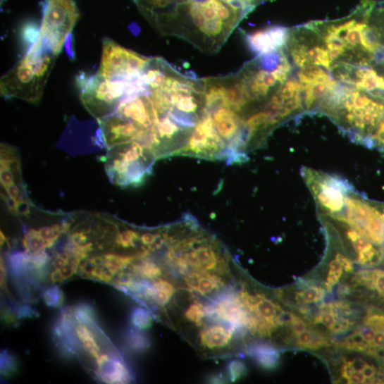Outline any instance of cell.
<instances>
[{"label":"cell","instance_id":"obj_26","mask_svg":"<svg viewBox=\"0 0 384 384\" xmlns=\"http://www.w3.org/2000/svg\"><path fill=\"white\" fill-rule=\"evenodd\" d=\"M128 343L130 347L136 352H142L149 347L147 338L140 333L131 330L128 335Z\"/></svg>","mask_w":384,"mask_h":384},{"label":"cell","instance_id":"obj_37","mask_svg":"<svg viewBox=\"0 0 384 384\" xmlns=\"http://www.w3.org/2000/svg\"><path fill=\"white\" fill-rule=\"evenodd\" d=\"M68 257L69 254H67L56 256L52 262L54 268L61 269L68 262Z\"/></svg>","mask_w":384,"mask_h":384},{"label":"cell","instance_id":"obj_10","mask_svg":"<svg viewBox=\"0 0 384 384\" xmlns=\"http://www.w3.org/2000/svg\"><path fill=\"white\" fill-rule=\"evenodd\" d=\"M237 329L225 322L208 324L200 332L197 347L204 357L215 354L226 353L232 349L234 337L238 335Z\"/></svg>","mask_w":384,"mask_h":384},{"label":"cell","instance_id":"obj_11","mask_svg":"<svg viewBox=\"0 0 384 384\" xmlns=\"http://www.w3.org/2000/svg\"><path fill=\"white\" fill-rule=\"evenodd\" d=\"M353 315L350 305L345 302L322 304L312 323L325 327L333 335H340L355 325Z\"/></svg>","mask_w":384,"mask_h":384},{"label":"cell","instance_id":"obj_40","mask_svg":"<svg viewBox=\"0 0 384 384\" xmlns=\"http://www.w3.org/2000/svg\"><path fill=\"white\" fill-rule=\"evenodd\" d=\"M110 361L109 357L104 354L100 355L97 359V361L100 368L103 367L105 364H106Z\"/></svg>","mask_w":384,"mask_h":384},{"label":"cell","instance_id":"obj_8","mask_svg":"<svg viewBox=\"0 0 384 384\" xmlns=\"http://www.w3.org/2000/svg\"><path fill=\"white\" fill-rule=\"evenodd\" d=\"M149 60L150 58L125 49L109 38H104L97 73L110 80H132L144 71Z\"/></svg>","mask_w":384,"mask_h":384},{"label":"cell","instance_id":"obj_29","mask_svg":"<svg viewBox=\"0 0 384 384\" xmlns=\"http://www.w3.org/2000/svg\"><path fill=\"white\" fill-rule=\"evenodd\" d=\"M40 27L33 23H27L23 28L22 37L25 44L32 46L39 35Z\"/></svg>","mask_w":384,"mask_h":384},{"label":"cell","instance_id":"obj_14","mask_svg":"<svg viewBox=\"0 0 384 384\" xmlns=\"http://www.w3.org/2000/svg\"><path fill=\"white\" fill-rule=\"evenodd\" d=\"M341 378L347 383H384V369L362 358L344 361Z\"/></svg>","mask_w":384,"mask_h":384},{"label":"cell","instance_id":"obj_13","mask_svg":"<svg viewBox=\"0 0 384 384\" xmlns=\"http://www.w3.org/2000/svg\"><path fill=\"white\" fill-rule=\"evenodd\" d=\"M103 139L109 149L116 145L137 140L140 130L128 119L112 113L99 120Z\"/></svg>","mask_w":384,"mask_h":384},{"label":"cell","instance_id":"obj_19","mask_svg":"<svg viewBox=\"0 0 384 384\" xmlns=\"http://www.w3.org/2000/svg\"><path fill=\"white\" fill-rule=\"evenodd\" d=\"M101 379L107 383H128L131 377L126 366L119 360L110 361L109 370L101 372Z\"/></svg>","mask_w":384,"mask_h":384},{"label":"cell","instance_id":"obj_7","mask_svg":"<svg viewBox=\"0 0 384 384\" xmlns=\"http://www.w3.org/2000/svg\"><path fill=\"white\" fill-rule=\"evenodd\" d=\"M371 242L384 244V214L380 204H373L352 190L346 198L345 221Z\"/></svg>","mask_w":384,"mask_h":384},{"label":"cell","instance_id":"obj_9","mask_svg":"<svg viewBox=\"0 0 384 384\" xmlns=\"http://www.w3.org/2000/svg\"><path fill=\"white\" fill-rule=\"evenodd\" d=\"M226 151L228 149L225 142L217 132L211 113L204 110L187 142L178 155L215 159L225 158Z\"/></svg>","mask_w":384,"mask_h":384},{"label":"cell","instance_id":"obj_18","mask_svg":"<svg viewBox=\"0 0 384 384\" xmlns=\"http://www.w3.org/2000/svg\"><path fill=\"white\" fill-rule=\"evenodd\" d=\"M353 264L346 256L337 254L329 265V272L326 281L328 292H331L339 283L343 271L351 273L353 271Z\"/></svg>","mask_w":384,"mask_h":384},{"label":"cell","instance_id":"obj_12","mask_svg":"<svg viewBox=\"0 0 384 384\" xmlns=\"http://www.w3.org/2000/svg\"><path fill=\"white\" fill-rule=\"evenodd\" d=\"M289 35L290 29L273 26L246 35L245 40L254 53L261 56L285 49Z\"/></svg>","mask_w":384,"mask_h":384},{"label":"cell","instance_id":"obj_20","mask_svg":"<svg viewBox=\"0 0 384 384\" xmlns=\"http://www.w3.org/2000/svg\"><path fill=\"white\" fill-rule=\"evenodd\" d=\"M325 295L326 291L321 286L314 285L296 292L295 299L296 303L299 304H311L321 302Z\"/></svg>","mask_w":384,"mask_h":384},{"label":"cell","instance_id":"obj_6","mask_svg":"<svg viewBox=\"0 0 384 384\" xmlns=\"http://www.w3.org/2000/svg\"><path fill=\"white\" fill-rule=\"evenodd\" d=\"M249 318V330L260 337H271L280 328L287 326L290 313L263 293L253 295L242 291L237 295Z\"/></svg>","mask_w":384,"mask_h":384},{"label":"cell","instance_id":"obj_39","mask_svg":"<svg viewBox=\"0 0 384 384\" xmlns=\"http://www.w3.org/2000/svg\"><path fill=\"white\" fill-rule=\"evenodd\" d=\"M51 280L53 283L62 282L64 280L60 269H55L51 274Z\"/></svg>","mask_w":384,"mask_h":384},{"label":"cell","instance_id":"obj_28","mask_svg":"<svg viewBox=\"0 0 384 384\" xmlns=\"http://www.w3.org/2000/svg\"><path fill=\"white\" fill-rule=\"evenodd\" d=\"M43 299L49 306L59 307L64 302V295L57 286H54L44 292Z\"/></svg>","mask_w":384,"mask_h":384},{"label":"cell","instance_id":"obj_41","mask_svg":"<svg viewBox=\"0 0 384 384\" xmlns=\"http://www.w3.org/2000/svg\"><path fill=\"white\" fill-rule=\"evenodd\" d=\"M381 207H382V210H383V214H384V205H381Z\"/></svg>","mask_w":384,"mask_h":384},{"label":"cell","instance_id":"obj_16","mask_svg":"<svg viewBox=\"0 0 384 384\" xmlns=\"http://www.w3.org/2000/svg\"><path fill=\"white\" fill-rule=\"evenodd\" d=\"M354 281L378 296L384 301V271L380 269H366L357 273Z\"/></svg>","mask_w":384,"mask_h":384},{"label":"cell","instance_id":"obj_35","mask_svg":"<svg viewBox=\"0 0 384 384\" xmlns=\"http://www.w3.org/2000/svg\"><path fill=\"white\" fill-rule=\"evenodd\" d=\"M82 346L85 350L89 352L95 359H97L100 356V348L96 340L83 342Z\"/></svg>","mask_w":384,"mask_h":384},{"label":"cell","instance_id":"obj_23","mask_svg":"<svg viewBox=\"0 0 384 384\" xmlns=\"http://www.w3.org/2000/svg\"><path fill=\"white\" fill-rule=\"evenodd\" d=\"M23 245L26 251L31 255L39 253L46 248L45 243L41 237L39 230L31 229L23 240Z\"/></svg>","mask_w":384,"mask_h":384},{"label":"cell","instance_id":"obj_15","mask_svg":"<svg viewBox=\"0 0 384 384\" xmlns=\"http://www.w3.org/2000/svg\"><path fill=\"white\" fill-rule=\"evenodd\" d=\"M345 235L356 254V261L360 266L374 267L384 259V249L381 246L367 240L349 225L346 228Z\"/></svg>","mask_w":384,"mask_h":384},{"label":"cell","instance_id":"obj_24","mask_svg":"<svg viewBox=\"0 0 384 384\" xmlns=\"http://www.w3.org/2000/svg\"><path fill=\"white\" fill-rule=\"evenodd\" d=\"M131 321L135 328L144 330L151 326L153 318L147 310L138 306L132 311Z\"/></svg>","mask_w":384,"mask_h":384},{"label":"cell","instance_id":"obj_22","mask_svg":"<svg viewBox=\"0 0 384 384\" xmlns=\"http://www.w3.org/2000/svg\"><path fill=\"white\" fill-rule=\"evenodd\" d=\"M130 264L134 273L140 274L147 279H159L163 275V271L159 266L151 261L145 260Z\"/></svg>","mask_w":384,"mask_h":384},{"label":"cell","instance_id":"obj_30","mask_svg":"<svg viewBox=\"0 0 384 384\" xmlns=\"http://www.w3.org/2000/svg\"><path fill=\"white\" fill-rule=\"evenodd\" d=\"M75 318L80 324H88L93 321V312L89 306L82 304L77 307Z\"/></svg>","mask_w":384,"mask_h":384},{"label":"cell","instance_id":"obj_38","mask_svg":"<svg viewBox=\"0 0 384 384\" xmlns=\"http://www.w3.org/2000/svg\"><path fill=\"white\" fill-rule=\"evenodd\" d=\"M18 314L20 318H27V317L30 318L34 314V312L30 309V306L23 305L19 307Z\"/></svg>","mask_w":384,"mask_h":384},{"label":"cell","instance_id":"obj_36","mask_svg":"<svg viewBox=\"0 0 384 384\" xmlns=\"http://www.w3.org/2000/svg\"><path fill=\"white\" fill-rule=\"evenodd\" d=\"M64 280L70 278L77 271L75 266L68 260V262L60 269Z\"/></svg>","mask_w":384,"mask_h":384},{"label":"cell","instance_id":"obj_32","mask_svg":"<svg viewBox=\"0 0 384 384\" xmlns=\"http://www.w3.org/2000/svg\"><path fill=\"white\" fill-rule=\"evenodd\" d=\"M113 275L105 265H102L97 266L93 274V278L104 282H111L113 280Z\"/></svg>","mask_w":384,"mask_h":384},{"label":"cell","instance_id":"obj_17","mask_svg":"<svg viewBox=\"0 0 384 384\" xmlns=\"http://www.w3.org/2000/svg\"><path fill=\"white\" fill-rule=\"evenodd\" d=\"M248 354L254 357L261 367L266 369L275 368L278 364V351L266 343L254 345L248 349Z\"/></svg>","mask_w":384,"mask_h":384},{"label":"cell","instance_id":"obj_31","mask_svg":"<svg viewBox=\"0 0 384 384\" xmlns=\"http://www.w3.org/2000/svg\"><path fill=\"white\" fill-rule=\"evenodd\" d=\"M16 370L14 359L6 351L1 354V373L4 375L9 376Z\"/></svg>","mask_w":384,"mask_h":384},{"label":"cell","instance_id":"obj_27","mask_svg":"<svg viewBox=\"0 0 384 384\" xmlns=\"http://www.w3.org/2000/svg\"><path fill=\"white\" fill-rule=\"evenodd\" d=\"M230 380L235 382L242 378L247 373L246 365L240 360L233 359L227 366Z\"/></svg>","mask_w":384,"mask_h":384},{"label":"cell","instance_id":"obj_3","mask_svg":"<svg viewBox=\"0 0 384 384\" xmlns=\"http://www.w3.org/2000/svg\"><path fill=\"white\" fill-rule=\"evenodd\" d=\"M135 79L110 80L98 73L87 75L82 73L77 77L76 84L80 90L84 106L99 121L114 111L118 102L130 89Z\"/></svg>","mask_w":384,"mask_h":384},{"label":"cell","instance_id":"obj_2","mask_svg":"<svg viewBox=\"0 0 384 384\" xmlns=\"http://www.w3.org/2000/svg\"><path fill=\"white\" fill-rule=\"evenodd\" d=\"M156 157L144 144L130 141L109 149L105 159L106 173L115 185L137 187L151 171Z\"/></svg>","mask_w":384,"mask_h":384},{"label":"cell","instance_id":"obj_25","mask_svg":"<svg viewBox=\"0 0 384 384\" xmlns=\"http://www.w3.org/2000/svg\"><path fill=\"white\" fill-rule=\"evenodd\" d=\"M140 234L135 230L126 229L117 236L116 242L123 249L135 248L137 242L140 241Z\"/></svg>","mask_w":384,"mask_h":384},{"label":"cell","instance_id":"obj_5","mask_svg":"<svg viewBox=\"0 0 384 384\" xmlns=\"http://www.w3.org/2000/svg\"><path fill=\"white\" fill-rule=\"evenodd\" d=\"M302 176L319 209L332 219L344 221L346 198L353 187L340 178L304 168Z\"/></svg>","mask_w":384,"mask_h":384},{"label":"cell","instance_id":"obj_42","mask_svg":"<svg viewBox=\"0 0 384 384\" xmlns=\"http://www.w3.org/2000/svg\"><path fill=\"white\" fill-rule=\"evenodd\" d=\"M5 1L6 0H1V4H3Z\"/></svg>","mask_w":384,"mask_h":384},{"label":"cell","instance_id":"obj_4","mask_svg":"<svg viewBox=\"0 0 384 384\" xmlns=\"http://www.w3.org/2000/svg\"><path fill=\"white\" fill-rule=\"evenodd\" d=\"M39 37L57 56L80 18L74 0H46Z\"/></svg>","mask_w":384,"mask_h":384},{"label":"cell","instance_id":"obj_34","mask_svg":"<svg viewBox=\"0 0 384 384\" xmlns=\"http://www.w3.org/2000/svg\"><path fill=\"white\" fill-rule=\"evenodd\" d=\"M98 265L95 263L93 259L85 262L81 266V273L82 275L87 278H93V274L97 268Z\"/></svg>","mask_w":384,"mask_h":384},{"label":"cell","instance_id":"obj_33","mask_svg":"<svg viewBox=\"0 0 384 384\" xmlns=\"http://www.w3.org/2000/svg\"><path fill=\"white\" fill-rule=\"evenodd\" d=\"M75 334L82 342L95 340L94 335L85 324H80L75 327Z\"/></svg>","mask_w":384,"mask_h":384},{"label":"cell","instance_id":"obj_21","mask_svg":"<svg viewBox=\"0 0 384 384\" xmlns=\"http://www.w3.org/2000/svg\"><path fill=\"white\" fill-rule=\"evenodd\" d=\"M183 316L187 323L198 327L203 325L204 318H209L206 306L195 299L186 307Z\"/></svg>","mask_w":384,"mask_h":384},{"label":"cell","instance_id":"obj_1","mask_svg":"<svg viewBox=\"0 0 384 384\" xmlns=\"http://www.w3.org/2000/svg\"><path fill=\"white\" fill-rule=\"evenodd\" d=\"M57 57L38 37L25 56L2 77L1 96L39 102Z\"/></svg>","mask_w":384,"mask_h":384}]
</instances>
